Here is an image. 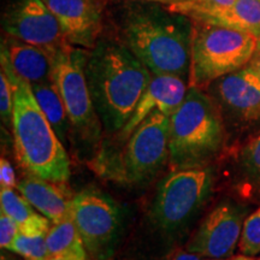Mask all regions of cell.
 Masks as SVG:
<instances>
[{"label":"cell","instance_id":"6da1fadb","mask_svg":"<svg viewBox=\"0 0 260 260\" xmlns=\"http://www.w3.org/2000/svg\"><path fill=\"white\" fill-rule=\"evenodd\" d=\"M87 81L103 128L121 133L152 80V73L129 48L99 42L87 58Z\"/></svg>","mask_w":260,"mask_h":260},{"label":"cell","instance_id":"7a4b0ae2","mask_svg":"<svg viewBox=\"0 0 260 260\" xmlns=\"http://www.w3.org/2000/svg\"><path fill=\"white\" fill-rule=\"evenodd\" d=\"M2 70L8 75L14 89L11 126L19 165L28 174L47 181L67 183L71 174L69 155L42 112L31 84L15 74L3 54Z\"/></svg>","mask_w":260,"mask_h":260},{"label":"cell","instance_id":"3957f363","mask_svg":"<svg viewBox=\"0 0 260 260\" xmlns=\"http://www.w3.org/2000/svg\"><path fill=\"white\" fill-rule=\"evenodd\" d=\"M193 24L187 16L145 11L130 16L124 37L128 48L153 75H189Z\"/></svg>","mask_w":260,"mask_h":260},{"label":"cell","instance_id":"277c9868","mask_svg":"<svg viewBox=\"0 0 260 260\" xmlns=\"http://www.w3.org/2000/svg\"><path fill=\"white\" fill-rule=\"evenodd\" d=\"M224 142L225 129L218 106L203 89L189 87L184 102L170 117L169 162L172 170L207 167Z\"/></svg>","mask_w":260,"mask_h":260},{"label":"cell","instance_id":"5b68a950","mask_svg":"<svg viewBox=\"0 0 260 260\" xmlns=\"http://www.w3.org/2000/svg\"><path fill=\"white\" fill-rule=\"evenodd\" d=\"M258 50V38L226 25L195 21L191 35L188 87L204 89L242 69Z\"/></svg>","mask_w":260,"mask_h":260},{"label":"cell","instance_id":"8992f818","mask_svg":"<svg viewBox=\"0 0 260 260\" xmlns=\"http://www.w3.org/2000/svg\"><path fill=\"white\" fill-rule=\"evenodd\" d=\"M170 117L154 111L130 134L118 157L107 162L110 178L126 184H145L169 159Z\"/></svg>","mask_w":260,"mask_h":260},{"label":"cell","instance_id":"52a82bcc","mask_svg":"<svg viewBox=\"0 0 260 260\" xmlns=\"http://www.w3.org/2000/svg\"><path fill=\"white\" fill-rule=\"evenodd\" d=\"M213 184L210 168L176 170L158 184L149 217L154 225L167 233L184 228L209 199Z\"/></svg>","mask_w":260,"mask_h":260},{"label":"cell","instance_id":"ba28073f","mask_svg":"<svg viewBox=\"0 0 260 260\" xmlns=\"http://www.w3.org/2000/svg\"><path fill=\"white\" fill-rule=\"evenodd\" d=\"M87 58L82 48L67 45L54 57L52 80L63 99L71 126L83 141L95 144L102 136V121L87 81Z\"/></svg>","mask_w":260,"mask_h":260},{"label":"cell","instance_id":"9c48e42d","mask_svg":"<svg viewBox=\"0 0 260 260\" xmlns=\"http://www.w3.org/2000/svg\"><path fill=\"white\" fill-rule=\"evenodd\" d=\"M73 218L84 248L94 260H109L122 235V207L98 188L74 195Z\"/></svg>","mask_w":260,"mask_h":260},{"label":"cell","instance_id":"30bf717a","mask_svg":"<svg viewBox=\"0 0 260 260\" xmlns=\"http://www.w3.org/2000/svg\"><path fill=\"white\" fill-rule=\"evenodd\" d=\"M6 34L56 56L69 45L56 16L44 0H14L3 17Z\"/></svg>","mask_w":260,"mask_h":260},{"label":"cell","instance_id":"8fae6325","mask_svg":"<svg viewBox=\"0 0 260 260\" xmlns=\"http://www.w3.org/2000/svg\"><path fill=\"white\" fill-rule=\"evenodd\" d=\"M245 211L223 203L207 214L187 245V251L207 258H229L241 239Z\"/></svg>","mask_w":260,"mask_h":260},{"label":"cell","instance_id":"7c38bea8","mask_svg":"<svg viewBox=\"0 0 260 260\" xmlns=\"http://www.w3.org/2000/svg\"><path fill=\"white\" fill-rule=\"evenodd\" d=\"M56 16L65 40L79 48H94L102 32L105 0H44Z\"/></svg>","mask_w":260,"mask_h":260},{"label":"cell","instance_id":"4fadbf2b","mask_svg":"<svg viewBox=\"0 0 260 260\" xmlns=\"http://www.w3.org/2000/svg\"><path fill=\"white\" fill-rule=\"evenodd\" d=\"M220 104L243 122L260 121V76L251 67H245L214 83Z\"/></svg>","mask_w":260,"mask_h":260},{"label":"cell","instance_id":"5bb4252c","mask_svg":"<svg viewBox=\"0 0 260 260\" xmlns=\"http://www.w3.org/2000/svg\"><path fill=\"white\" fill-rule=\"evenodd\" d=\"M188 88L183 77L175 75H154L145 93L119 135L126 140L138 125L152 112L159 111L169 117L172 116L186 99Z\"/></svg>","mask_w":260,"mask_h":260},{"label":"cell","instance_id":"9a60e30c","mask_svg":"<svg viewBox=\"0 0 260 260\" xmlns=\"http://www.w3.org/2000/svg\"><path fill=\"white\" fill-rule=\"evenodd\" d=\"M17 189L39 212L52 223L73 217V193L65 183L47 181L28 174L17 183Z\"/></svg>","mask_w":260,"mask_h":260},{"label":"cell","instance_id":"2e32d148","mask_svg":"<svg viewBox=\"0 0 260 260\" xmlns=\"http://www.w3.org/2000/svg\"><path fill=\"white\" fill-rule=\"evenodd\" d=\"M2 54L15 74L30 84L53 81L56 56L44 48L11 38L2 45Z\"/></svg>","mask_w":260,"mask_h":260},{"label":"cell","instance_id":"e0dca14e","mask_svg":"<svg viewBox=\"0 0 260 260\" xmlns=\"http://www.w3.org/2000/svg\"><path fill=\"white\" fill-rule=\"evenodd\" d=\"M47 256H64L73 260H87V251L73 217L51 226L46 236Z\"/></svg>","mask_w":260,"mask_h":260},{"label":"cell","instance_id":"ac0fdd59","mask_svg":"<svg viewBox=\"0 0 260 260\" xmlns=\"http://www.w3.org/2000/svg\"><path fill=\"white\" fill-rule=\"evenodd\" d=\"M31 88L42 112L47 117L58 138L65 145L71 124L56 84L53 81H48V82L31 84Z\"/></svg>","mask_w":260,"mask_h":260},{"label":"cell","instance_id":"d6986e66","mask_svg":"<svg viewBox=\"0 0 260 260\" xmlns=\"http://www.w3.org/2000/svg\"><path fill=\"white\" fill-rule=\"evenodd\" d=\"M199 22L226 25L260 38V0H235L233 6Z\"/></svg>","mask_w":260,"mask_h":260},{"label":"cell","instance_id":"ffe728a7","mask_svg":"<svg viewBox=\"0 0 260 260\" xmlns=\"http://www.w3.org/2000/svg\"><path fill=\"white\" fill-rule=\"evenodd\" d=\"M234 3L235 0H178L170 5V11L187 16L193 21H201L230 9Z\"/></svg>","mask_w":260,"mask_h":260},{"label":"cell","instance_id":"44dd1931","mask_svg":"<svg viewBox=\"0 0 260 260\" xmlns=\"http://www.w3.org/2000/svg\"><path fill=\"white\" fill-rule=\"evenodd\" d=\"M0 203H2V212L11 217L18 224V226L24 225L38 214L23 195L17 194L12 188L2 187Z\"/></svg>","mask_w":260,"mask_h":260},{"label":"cell","instance_id":"7402d4cb","mask_svg":"<svg viewBox=\"0 0 260 260\" xmlns=\"http://www.w3.org/2000/svg\"><path fill=\"white\" fill-rule=\"evenodd\" d=\"M239 161L246 180L260 186V133L243 146Z\"/></svg>","mask_w":260,"mask_h":260},{"label":"cell","instance_id":"603a6c76","mask_svg":"<svg viewBox=\"0 0 260 260\" xmlns=\"http://www.w3.org/2000/svg\"><path fill=\"white\" fill-rule=\"evenodd\" d=\"M47 235H25L19 233L9 251L17 253L25 260H45L47 258Z\"/></svg>","mask_w":260,"mask_h":260},{"label":"cell","instance_id":"cb8c5ba5","mask_svg":"<svg viewBox=\"0 0 260 260\" xmlns=\"http://www.w3.org/2000/svg\"><path fill=\"white\" fill-rule=\"evenodd\" d=\"M239 247L245 255L254 256L260 253V207L243 223Z\"/></svg>","mask_w":260,"mask_h":260},{"label":"cell","instance_id":"d4e9b609","mask_svg":"<svg viewBox=\"0 0 260 260\" xmlns=\"http://www.w3.org/2000/svg\"><path fill=\"white\" fill-rule=\"evenodd\" d=\"M12 113H14V89L10 82L8 75L2 70L0 73V115L5 125L12 124Z\"/></svg>","mask_w":260,"mask_h":260},{"label":"cell","instance_id":"484cf974","mask_svg":"<svg viewBox=\"0 0 260 260\" xmlns=\"http://www.w3.org/2000/svg\"><path fill=\"white\" fill-rule=\"evenodd\" d=\"M18 234V224L8 214L2 212V216H0V246L2 248L10 249Z\"/></svg>","mask_w":260,"mask_h":260},{"label":"cell","instance_id":"4316f807","mask_svg":"<svg viewBox=\"0 0 260 260\" xmlns=\"http://www.w3.org/2000/svg\"><path fill=\"white\" fill-rule=\"evenodd\" d=\"M0 183H2V187L4 188L17 187L14 168H12L11 162L4 157L0 160Z\"/></svg>","mask_w":260,"mask_h":260},{"label":"cell","instance_id":"83f0119b","mask_svg":"<svg viewBox=\"0 0 260 260\" xmlns=\"http://www.w3.org/2000/svg\"><path fill=\"white\" fill-rule=\"evenodd\" d=\"M172 260H201V259L199 254H195V253L187 251V252L177 253Z\"/></svg>","mask_w":260,"mask_h":260},{"label":"cell","instance_id":"f1b7e54d","mask_svg":"<svg viewBox=\"0 0 260 260\" xmlns=\"http://www.w3.org/2000/svg\"><path fill=\"white\" fill-rule=\"evenodd\" d=\"M248 65L260 76V48L259 47H258V50L255 51L254 56H253V58L251 59V61H249Z\"/></svg>","mask_w":260,"mask_h":260},{"label":"cell","instance_id":"f546056e","mask_svg":"<svg viewBox=\"0 0 260 260\" xmlns=\"http://www.w3.org/2000/svg\"><path fill=\"white\" fill-rule=\"evenodd\" d=\"M232 260H255L253 256H249V255H245V254H240V255H236V256H233Z\"/></svg>","mask_w":260,"mask_h":260},{"label":"cell","instance_id":"4dcf8cb0","mask_svg":"<svg viewBox=\"0 0 260 260\" xmlns=\"http://www.w3.org/2000/svg\"><path fill=\"white\" fill-rule=\"evenodd\" d=\"M45 260H73V259L64 258V256H47Z\"/></svg>","mask_w":260,"mask_h":260},{"label":"cell","instance_id":"1f68e13d","mask_svg":"<svg viewBox=\"0 0 260 260\" xmlns=\"http://www.w3.org/2000/svg\"><path fill=\"white\" fill-rule=\"evenodd\" d=\"M147 2H159V3H169V4H172V3H176L178 0H147Z\"/></svg>","mask_w":260,"mask_h":260},{"label":"cell","instance_id":"d6a6232c","mask_svg":"<svg viewBox=\"0 0 260 260\" xmlns=\"http://www.w3.org/2000/svg\"><path fill=\"white\" fill-rule=\"evenodd\" d=\"M2 260H15V259L10 258V256H8V255H5V254H2Z\"/></svg>","mask_w":260,"mask_h":260},{"label":"cell","instance_id":"836d02e7","mask_svg":"<svg viewBox=\"0 0 260 260\" xmlns=\"http://www.w3.org/2000/svg\"><path fill=\"white\" fill-rule=\"evenodd\" d=\"M209 260H232V258H220V259H214V258H212V259H209Z\"/></svg>","mask_w":260,"mask_h":260},{"label":"cell","instance_id":"e575fe53","mask_svg":"<svg viewBox=\"0 0 260 260\" xmlns=\"http://www.w3.org/2000/svg\"><path fill=\"white\" fill-rule=\"evenodd\" d=\"M258 47H259V48H260V38H259V39H258Z\"/></svg>","mask_w":260,"mask_h":260},{"label":"cell","instance_id":"d590c367","mask_svg":"<svg viewBox=\"0 0 260 260\" xmlns=\"http://www.w3.org/2000/svg\"><path fill=\"white\" fill-rule=\"evenodd\" d=\"M258 260H260V258H259V259H258Z\"/></svg>","mask_w":260,"mask_h":260}]
</instances>
